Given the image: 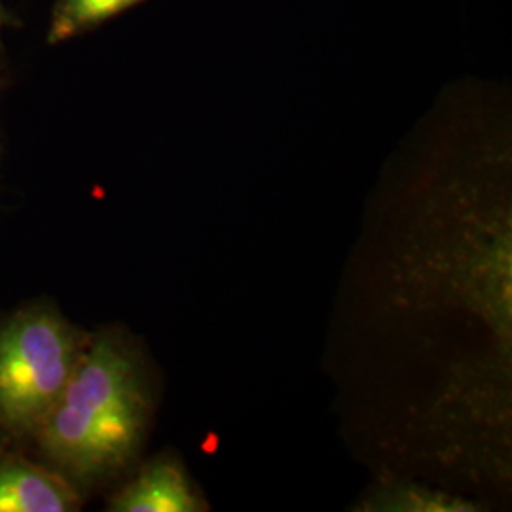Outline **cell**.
I'll return each instance as SVG.
<instances>
[{"label":"cell","instance_id":"6","mask_svg":"<svg viewBox=\"0 0 512 512\" xmlns=\"http://www.w3.org/2000/svg\"><path fill=\"white\" fill-rule=\"evenodd\" d=\"M16 25V18L14 14L8 10V6L4 4V0H0V46H2V38L4 33Z\"/></svg>","mask_w":512,"mask_h":512},{"label":"cell","instance_id":"4","mask_svg":"<svg viewBox=\"0 0 512 512\" xmlns=\"http://www.w3.org/2000/svg\"><path fill=\"white\" fill-rule=\"evenodd\" d=\"M116 512H196L205 509L202 495L177 459H154L109 503Z\"/></svg>","mask_w":512,"mask_h":512},{"label":"cell","instance_id":"3","mask_svg":"<svg viewBox=\"0 0 512 512\" xmlns=\"http://www.w3.org/2000/svg\"><path fill=\"white\" fill-rule=\"evenodd\" d=\"M80 505L74 482L54 467L0 454V512H73Z\"/></svg>","mask_w":512,"mask_h":512},{"label":"cell","instance_id":"2","mask_svg":"<svg viewBox=\"0 0 512 512\" xmlns=\"http://www.w3.org/2000/svg\"><path fill=\"white\" fill-rule=\"evenodd\" d=\"M88 340L50 306H31L0 325V429L33 437L73 376Z\"/></svg>","mask_w":512,"mask_h":512},{"label":"cell","instance_id":"5","mask_svg":"<svg viewBox=\"0 0 512 512\" xmlns=\"http://www.w3.org/2000/svg\"><path fill=\"white\" fill-rule=\"evenodd\" d=\"M145 0H55L46 27L48 46H61L97 31Z\"/></svg>","mask_w":512,"mask_h":512},{"label":"cell","instance_id":"1","mask_svg":"<svg viewBox=\"0 0 512 512\" xmlns=\"http://www.w3.org/2000/svg\"><path fill=\"white\" fill-rule=\"evenodd\" d=\"M152 397L137 351L114 334L88 340L73 376L33 439L71 482L120 473L139 452Z\"/></svg>","mask_w":512,"mask_h":512}]
</instances>
